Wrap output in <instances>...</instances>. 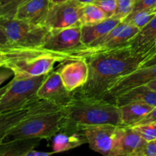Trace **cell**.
<instances>
[{"label":"cell","mask_w":156,"mask_h":156,"mask_svg":"<svg viewBox=\"0 0 156 156\" xmlns=\"http://www.w3.org/2000/svg\"><path fill=\"white\" fill-rule=\"evenodd\" d=\"M152 54L153 52L134 53L129 46L125 45L87 58L88 79L73 94L106 99L109 88L116 81L140 68L142 62Z\"/></svg>","instance_id":"6da1fadb"},{"label":"cell","mask_w":156,"mask_h":156,"mask_svg":"<svg viewBox=\"0 0 156 156\" xmlns=\"http://www.w3.org/2000/svg\"><path fill=\"white\" fill-rule=\"evenodd\" d=\"M64 125L63 105L38 98L29 105L27 115L9 131L4 141L32 138L49 140Z\"/></svg>","instance_id":"7a4b0ae2"},{"label":"cell","mask_w":156,"mask_h":156,"mask_svg":"<svg viewBox=\"0 0 156 156\" xmlns=\"http://www.w3.org/2000/svg\"><path fill=\"white\" fill-rule=\"evenodd\" d=\"M0 49L4 56L3 68L10 69L16 79L47 75L52 71L56 62H67L65 53L40 47H23L9 44Z\"/></svg>","instance_id":"3957f363"},{"label":"cell","mask_w":156,"mask_h":156,"mask_svg":"<svg viewBox=\"0 0 156 156\" xmlns=\"http://www.w3.org/2000/svg\"><path fill=\"white\" fill-rule=\"evenodd\" d=\"M63 128L80 129L86 126L113 124L122 126L119 108L106 99L73 95L63 105Z\"/></svg>","instance_id":"277c9868"},{"label":"cell","mask_w":156,"mask_h":156,"mask_svg":"<svg viewBox=\"0 0 156 156\" xmlns=\"http://www.w3.org/2000/svg\"><path fill=\"white\" fill-rule=\"evenodd\" d=\"M139 30L140 29L132 24L122 21L111 31L89 45L84 46L81 48L67 53L68 55V61L78 59H86L97 53L128 45L130 40Z\"/></svg>","instance_id":"5b68a950"},{"label":"cell","mask_w":156,"mask_h":156,"mask_svg":"<svg viewBox=\"0 0 156 156\" xmlns=\"http://www.w3.org/2000/svg\"><path fill=\"white\" fill-rule=\"evenodd\" d=\"M46 75L28 78L12 79L6 92L0 98V113L18 111L38 99L37 91Z\"/></svg>","instance_id":"8992f818"},{"label":"cell","mask_w":156,"mask_h":156,"mask_svg":"<svg viewBox=\"0 0 156 156\" xmlns=\"http://www.w3.org/2000/svg\"><path fill=\"white\" fill-rule=\"evenodd\" d=\"M0 27L9 43L23 47H41L50 30L44 25H38L17 18H0Z\"/></svg>","instance_id":"52a82bcc"},{"label":"cell","mask_w":156,"mask_h":156,"mask_svg":"<svg viewBox=\"0 0 156 156\" xmlns=\"http://www.w3.org/2000/svg\"><path fill=\"white\" fill-rule=\"evenodd\" d=\"M83 8L84 5L76 0L50 4L43 24L50 30L82 26Z\"/></svg>","instance_id":"ba28073f"},{"label":"cell","mask_w":156,"mask_h":156,"mask_svg":"<svg viewBox=\"0 0 156 156\" xmlns=\"http://www.w3.org/2000/svg\"><path fill=\"white\" fill-rule=\"evenodd\" d=\"M117 127L113 124H97L84 126L80 129L92 150L112 156Z\"/></svg>","instance_id":"9c48e42d"},{"label":"cell","mask_w":156,"mask_h":156,"mask_svg":"<svg viewBox=\"0 0 156 156\" xmlns=\"http://www.w3.org/2000/svg\"><path fill=\"white\" fill-rule=\"evenodd\" d=\"M84 47L81 42V26L50 30L40 48L58 53H68Z\"/></svg>","instance_id":"30bf717a"},{"label":"cell","mask_w":156,"mask_h":156,"mask_svg":"<svg viewBox=\"0 0 156 156\" xmlns=\"http://www.w3.org/2000/svg\"><path fill=\"white\" fill-rule=\"evenodd\" d=\"M146 143L132 126H118L112 156H141Z\"/></svg>","instance_id":"8fae6325"},{"label":"cell","mask_w":156,"mask_h":156,"mask_svg":"<svg viewBox=\"0 0 156 156\" xmlns=\"http://www.w3.org/2000/svg\"><path fill=\"white\" fill-rule=\"evenodd\" d=\"M154 79H156V64L138 69L116 81L109 88L106 99L113 102L116 96L136 86L145 85Z\"/></svg>","instance_id":"7c38bea8"},{"label":"cell","mask_w":156,"mask_h":156,"mask_svg":"<svg viewBox=\"0 0 156 156\" xmlns=\"http://www.w3.org/2000/svg\"><path fill=\"white\" fill-rule=\"evenodd\" d=\"M73 96V92L66 89L58 71H51L46 75L40 85L37 97L39 99L50 101L64 105Z\"/></svg>","instance_id":"4fadbf2b"},{"label":"cell","mask_w":156,"mask_h":156,"mask_svg":"<svg viewBox=\"0 0 156 156\" xmlns=\"http://www.w3.org/2000/svg\"><path fill=\"white\" fill-rule=\"evenodd\" d=\"M58 72L66 89L70 92L82 87L88 79V65L84 59L67 61Z\"/></svg>","instance_id":"5bb4252c"},{"label":"cell","mask_w":156,"mask_h":156,"mask_svg":"<svg viewBox=\"0 0 156 156\" xmlns=\"http://www.w3.org/2000/svg\"><path fill=\"white\" fill-rule=\"evenodd\" d=\"M50 2L49 0H28L18 7L15 18L38 25H44Z\"/></svg>","instance_id":"9a60e30c"},{"label":"cell","mask_w":156,"mask_h":156,"mask_svg":"<svg viewBox=\"0 0 156 156\" xmlns=\"http://www.w3.org/2000/svg\"><path fill=\"white\" fill-rule=\"evenodd\" d=\"M156 42V15L144 26L128 42V46L134 53H148L153 52Z\"/></svg>","instance_id":"2e32d148"},{"label":"cell","mask_w":156,"mask_h":156,"mask_svg":"<svg viewBox=\"0 0 156 156\" xmlns=\"http://www.w3.org/2000/svg\"><path fill=\"white\" fill-rule=\"evenodd\" d=\"M113 102L118 107L131 102H141L156 107V91L150 89L146 85L131 88L113 98Z\"/></svg>","instance_id":"e0dca14e"},{"label":"cell","mask_w":156,"mask_h":156,"mask_svg":"<svg viewBox=\"0 0 156 156\" xmlns=\"http://www.w3.org/2000/svg\"><path fill=\"white\" fill-rule=\"evenodd\" d=\"M54 137L53 152L54 153L70 150L87 143L81 129L62 128Z\"/></svg>","instance_id":"ac0fdd59"},{"label":"cell","mask_w":156,"mask_h":156,"mask_svg":"<svg viewBox=\"0 0 156 156\" xmlns=\"http://www.w3.org/2000/svg\"><path fill=\"white\" fill-rule=\"evenodd\" d=\"M122 21L115 17L106 18L103 21L94 24L81 26V42L87 46L111 31Z\"/></svg>","instance_id":"d6986e66"},{"label":"cell","mask_w":156,"mask_h":156,"mask_svg":"<svg viewBox=\"0 0 156 156\" xmlns=\"http://www.w3.org/2000/svg\"><path fill=\"white\" fill-rule=\"evenodd\" d=\"M41 139H16L0 143V156H26L38 146Z\"/></svg>","instance_id":"ffe728a7"},{"label":"cell","mask_w":156,"mask_h":156,"mask_svg":"<svg viewBox=\"0 0 156 156\" xmlns=\"http://www.w3.org/2000/svg\"><path fill=\"white\" fill-rule=\"evenodd\" d=\"M119 108L122 126H132L149 114L154 107L141 102H131Z\"/></svg>","instance_id":"44dd1931"},{"label":"cell","mask_w":156,"mask_h":156,"mask_svg":"<svg viewBox=\"0 0 156 156\" xmlns=\"http://www.w3.org/2000/svg\"><path fill=\"white\" fill-rule=\"evenodd\" d=\"M29 105L18 111L0 113V143L4 141L9 131L27 115Z\"/></svg>","instance_id":"7402d4cb"},{"label":"cell","mask_w":156,"mask_h":156,"mask_svg":"<svg viewBox=\"0 0 156 156\" xmlns=\"http://www.w3.org/2000/svg\"><path fill=\"white\" fill-rule=\"evenodd\" d=\"M107 18L103 11L94 3L84 5L81 18L82 25L94 24Z\"/></svg>","instance_id":"603a6c76"},{"label":"cell","mask_w":156,"mask_h":156,"mask_svg":"<svg viewBox=\"0 0 156 156\" xmlns=\"http://www.w3.org/2000/svg\"><path fill=\"white\" fill-rule=\"evenodd\" d=\"M156 15V8L151 9L140 10L134 13H130L125 19L123 22L132 24L138 28L141 29L146 25Z\"/></svg>","instance_id":"cb8c5ba5"},{"label":"cell","mask_w":156,"mask_h":156,"mask_svg":"<svg viewBox=\"0 0 156 156\" xmlns=\"http://www.w3.org/2000/svg\"><path fill=\"white\" fill-rule=\"evenodd\" d=\"M28 0H0V18H14L18 7Z\"/></svg>","instance_id":"d4e9b609"},{"label":"cell","mask_w":156,"mask_h":156,"mask_svg":"<svg viewBox=\"0 0 156 156\" xmlns=\"http://www.w3.org/2000/svg\"><path fill=\"white\" fill-rule=\"evenodd\" d=\"M132 127L146 142L156 140V122L135 125Z\"/></svg>","instance_id":"484cf974"},{"label":"cell","mask_w":156,"mask_h":156,"mask_svg":"<svg viewBox=\"0 0 156 156\" xmlns=\"http://www.w3.org/2000/svg\"><path fill=\"white\" fill-rule=\"evenodd\" d=\"M116 2H117V6H116V13L113 17L122 21L132 11L135 1L134 0H116Z\"/></svg>","instance_id":"4316f807"},{"label":"cell","mask_w":156,"mask_h":156,"mask_svg":"<svg viewBox=\"0 0 156 156\" xmlns=\"http://www.w3.org/2000/svg\"><path fill=\"white\" fill-rule=\"evenodd\" d=\"M94 4L100 8L107 18H111L116 13L117 2L116 0H96Z\"/></svg>","instance_id":"83f0119b"},{"label":"cell","mask_w":156,"mask_h":156,"mask_svg":"<svg viewBox=\"0 0 156 156\" xmlns=\"http://www.w3.org/2000/svg\"><path fill=\"white\" fill-rule=\"evenodd\" d=\"M156 8V0H136L133 5L131 13L145 9H151Z\"/></svg>","instance_id":"f1b7e54d"},{"label":"cell","mask_w":156,"mask_h":156,"mask_svg":"<svg viewBox=\"0 0 156 156\" xmlns=\"http://www.w3.org/2000/svg\"><path fill=\"white\" fill-rule=\"evenodd\" d=\"M141 156H156V140L147 142Z\"/></svg>","instance_id":"f546056e"},{"label":"cell","mask_w":156,"mask_h":156,"mask_svg":"<svg viewBox=\"0 0 156 156\" xmlns=\"http://www.w3.org/2000/svg\"><path fill=\"white\" fill-rule=\"evenodd\" d=\"M150 122H156V107H154L152 109V111H151L149 114H147L143 119H142V120H141L139 123H136V125L142 124V123H150Z\"/></svg>","instance_id":"4dcf8cb0"},{"label":"cell","mask_w":156,"mask_h":156,"mask_svg":"<svg viewBox=\"0 0 156 156\" xmlns=\"http://www.w3.org/2000/svg\"><path fill=\"white\" fill-rule=\"evenodd\" d=\"M155 64H156V53H154V54L151 55V56H148V58H146V59L142 62V64H141L140 66V68H142V67L148 66L155 65Z\"/></svg>","instance_id":"1f68e13d"},{"label":"cell","mask_w":156,"mask_h":156,"mask_svg":"<svg viewBox=\"0 0 156 156\" xmlns=\"http://www.w3.org/2000/svg\"><path fill=\"white\" fill-rule=\"evenodd\" d=\"M12 76H13V73L9 69H6V70L0 72V86Z\"/></svg>","instance_id":"d6a6232c"},{"label":"cell","mask_w":156,"mask_h":156,"mask_svg":"<svg viewBox=\"0 0 156 156\" xmlns=\"http://www.w3.org/2000/svg\"><path fill=\"white\" fill-rule=\"evenodd\" d=\"M54 152H38V151L32 150L31 152H28L26 156H50L54 155Z\"/></svg>","instance_id":"836d02e7"},{"label":"cell","mask_w":156,"mask_h":156,"mask_svg":"<svg viewBox=\"0 0 156 156\" xmlns=\"http://www.w3.org/2000/svg\"><path fill=\"white\" fill-rule=\"evenodd\" d=\"M9 40H8L7 37L5 34L4 31L2 30V28L0 27V47H2V46H6L9 44Z\"/></svg>","instance_id":"e575fe53"},{"label":"cell","mask_w":156,"mask_h":156,"mask_svg":"<svg viewBox=\"0 0 156 156\" xmlns=\"http://www.w3.org/2000/svg\"><path fill=\"white\" fill-rule=\"evenodd\" d=\"M145 85H146L148 87V88H150V89L153 90V91H156V79H153V80L150 81V82H148V83L145 84Z\"/></svg>","instance_id":"d590c367"},{"label":"cell","mask_w":156,"mask_h":156,"mask_svg":"<svg viewBox=\"0 0 156 156\" xmlns=\"http://www.w3.org/2000/svg\"><path fill=\"white\" fill-rule=\"evenodd\" d=\"M78 2L81 3L83 5H86V4H90V3H94V2L96 0H76Z\"/></svg>","instance_id":"8d00e7d4"},{"label":"cell","mask_w":156,"mask_h":156,"mask_svg":"<svg viewBox=\"0 0 156 156\" xmlns=\"http://www.w3.org/2000/svg\"><path fill=\"white\" fill-rule=\"evenodd\" d=\"M8 87H9V83H8L7 85H5V86H2L0 88V98H1L3 94H4V93L6 92V90H7Z\"/></svg>","instance_id":"74e56055"},{"label":"cell","mask_w":156,"mask_h":156,"mask_svg":"<svg viewBox=\"0 0 156 156\" xmlns=\"http://www.w3.org/2000/svg\"><path fill=\"white\" fill-rule=\"evenodd\" d=\"M3 66H4V56H3V53L1 49H0V68H3Z\"/></svg>","instance_id":"f35d334b"},{"label":"cell","mask_w":156,"mask_h":156,"mask_svg":"<svg viewBox=\"0 0 156 156\" xmlns=\"http://www.w3.org/2000/svg\"><path fill=\"white\" fill-rule=\"evenodd\" d=\"M50 4H58V3L64 2L68 1V0H49Z\"/></svg>","instance_id":"ab89813d"},{"label":"cell","mask_w":156,"mask_h":156,"mask_svg":"<svg viewBox=\"0 0 156 156\" xmlns=\"http://www.w3.org/2000/svg\"><path fill=\"white\" fill-rule=\"evenodd\" d=\"M153 50H154V53H156V42H155V44H154V47H153Z\"/></svg>","instance_id":"60d3db41"},{"label":"cell","mask_w":156,"mask_h":156,"mask_svg":"<svg viewBox=\"0 0 156 156\" xmlns=\"http://www.w3.org/2000/svg\"><path fill=\"white\" fill-rule=\"evenodd\" d=\"M134 1H136V0H134Z\"/></svg>","instance_id":"b9f144b4"}]
</instances>
